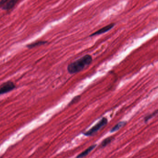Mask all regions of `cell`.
<instances>
[{"label":"cell","instance_id":"cell-5","mask_svg":"<svg viewBox=\"0 0 158 158\" xmlns=\"http://www.w3.org/2000/svg\"><path fill=\"white\" fill-rule=\"evenodd\" d=\"M114 26L115 24H114V23L110 24L108 25H107V26L101 28L99 30L96 31L94 33H92V34H91L90 35V36L92 37L94 36L99 35L100 34L106 33V32H108L109 31L112 29L113 27H114Z\"/></svg>","mask_w":158,"mask_h":158},{"label":"cell","instance_id":"cell-4","mask_svg":"<svg viewBox=\"0 0 158 158\" xmlns=\"http://www.w3.org/2000/svg\"><path fill=\"white\" fill-rule=\"evenodd\" d=\"M15 88L16 86L13 82L8 81L3 83L0 86V95L11 91Z\"/></svg>","mask_w":158,"mask_h":158},{"label":"cell","instance_id":"cell-7","mask_svg":"<svg viewBox=\"0 0 158 158\" xmlns=\"http://www.w3.org/2000/svg\"><path fill=\"white\" fill-rule=\"evenodd\" d=\"M126 122L125 121H121L117 123L115 126L113 127L112 129L111 130V132H114L119 130V129L122 128L126 124Z\"/></svg>","mask_w":158,"mask_h":158},{"label":"cell","instance_id":"cell-1","mask_svg":"<svg viewBox=\"0 0 158 158\" xmlns=\"http://www.w3.org/2000/svg\"><path fill=\"white\" fill-rule=\"evenodd\" d=\"M92 58L90 55H86L80 58L69 64L68 66V71L70 74H74L82 70L92 63Z\"/></svg>","mask_w":158,"mask_h":158},{"label":"cell","instance_id":"cell-9","mask_svg":"<svg viewBox=\"0 0 158 158\" xmlns=\"http://www.w3.org/2000/svg\"><path fill=\"white\" fill-rule=\"evenodd\" d=\"M158 113V110H156V111H155L154 112H153L152 114H150V115L147 116L144 118V121L145 122H147L148 121V120H149L150 119L153 118V117H155V116Z\"/></svg>","mask_w":158,"mask_h":158},{"label":"cell","instance_id":"cell-3","mask_svg":"<svg viewBox=\"0 0 158 158\" xmlns=\"http://www.w3.org/2000/svg\"><path fill=\"white\" fill-rule=\"evenodd\" d=\"M19 0H1L0 8L3 10H11L15 7Z\"/></svg>","mask_w":158,"mask_h":158},{"label":"cell","instance_id":"cell-2","mask_svg":"<svg viewBox=\"0 0 158 158\" xmlns=\"http://www.w3.org/2000/svg\"><path fill=\"white\" fill-rule=\"evenodd\" d=\"M108 123V120L106 118H103L101 119V120L99 121L98 123L94 125V127H92L91 129H89L88 131L84 133V135L86 136H91L95 134V133L97 132L98 131H99L100 129L104 126L105 125L107 124Z\"/></svg>","mask_w":158,"mask_h":158},{"label":"cell","instance_id":"cell-8","mask_svg":"<svg viewBox=\"0 0 158 158\" xmlns=\"http://www.w3.org/2000/svg\"><path fill=\"white\" fill-rule=\"evenodd\" d=\"M47 43L46 41H39L36 42L34 43H32L27 45V47L28 48H33L37 46H40V45H43Z\"/></svg>","mask_w":158,"mask_h":158},{"label":"cell","instance_id":"cell-6","mask_svg":"<svg viewBox=\"0 0 158 158\" xmlns=\"http://www.w3.org/2000/svg\"><path fill=\"white\" fill-rule=\"evenodd\" d=\"M96 145H92L89 147L88 148L86 149L84 152H82L80 155L77 156V158H82L88 155L90 152L94 149V148L96 147Z\"/></svg>","mask_w":158,"mask_h":158},{"label":"cell","instance_id":"cell-11","mask_svg":"<svg viewBox=\"0 0 158 158\" xmlns=\"http://www.w3.org/2000/svg\"><path fill=\"white\" fill-rule=\"evenodd\" d=\"M81 97L80 95L74 97L72 100L71 101V102L69 103V105H72L73 104H74L76 103L77 102H79L80 101V100Z\"/></svg>","mask_w":158,"mask_h":158},{"label":"cell","instance_id":"cell-10","mask_svg":"<svg viewBox=\"0 0 158 158\" xmlns=\"http://www.w3.org/2000/svg\"><path fill=\"white\" fill-rule=\"evenodd\" d=\"M112 139H113V138L112 137H110L107 138H106V139L104 140L103 141H102V143H101L102 147H104L107 146L111 141H112Z\"/></svg>","mask_w":158,"mask_h":158}]
</instances>
